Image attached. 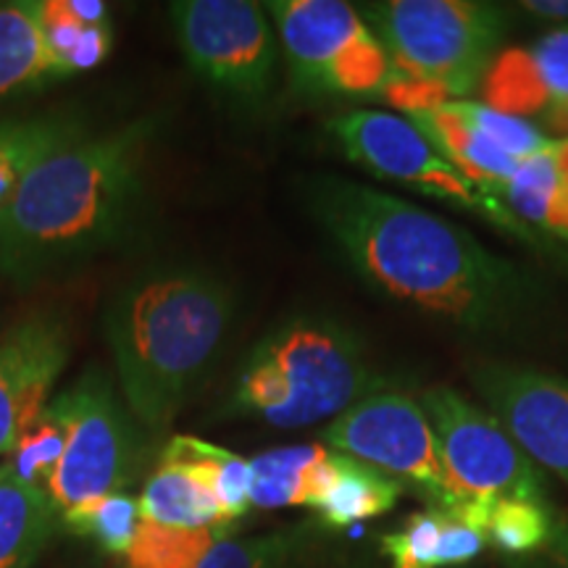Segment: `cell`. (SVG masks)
<instances>
[{
	"instance_id": "1",
	"label": "cell",
	"mask_w": 568,
	"mask_h": 568,
	"mask_svg": "<svg viewBox=\"0 0 568 568\" xmlns=\"http://www.w3.org/2000/svg\"><path fill=\"white\" fill-rule=\"evenodd\" d=\"M308 201L355 272L397 301L474 332L500 329L527 305V280L464 226L335 176L314 182Z\"/></svg>"
},
{
	"instance_id": "2",
	"label": "cell",
	"mask_w": 568,
	"mask_h": 568,
	"mask_svg": "<svg viewBox=\"0 0 568 568\" xmlns=\"http://www.w3.org/2000/svg\"><path fill=\"white\" fill-rule=\"evenodd\" d=\"M151 134V122H134L34 163L0 211V274L21 280L122 240L142 197Z\"/></svg>"
},
{
	"instance_id": "3",
	"label": "cell",
	"mask_w": 568,
	"mask_h": 568,
	"mask_svg": "<svg viewBox=\"0 0 568 568\" xmlns=\"http://www.w3.org/2000/svg\"><path fill=\"white\" fill-rule=\"evenodd\" d=\"M234 314L232 293L197 268H161L122 287L105 337L130 410L151 429L172 422L216 358Z\"/></svg>"
},
{
	"instance_id": "4",
	"label": "cell",
	"mask_w": 568,
	"mask_h": 568,
	"mask_svg": "<svg viewBox=\"0 0 568 568\" xmlns=\"http://www.w3.org/2000/svg\"><path fill=\"white\" fill-rule=\"evenodd\" d=\"M361 17L393 67L382 101L403 116L468 101L497 59L506 30L495 6L474 0H387L364 6Z\"/></svg>"
},
{
	"instance_id": "5",
	"label": "cell",
	"mask_w": 568,
	"mask_h": 568,
	"mask_svg": "<svg viewBox=\"0 0 568 568\" xmlns=\"http://www.w3.org/2000/svg\"><path fill=\"white\" fill-rule=\"evenodd\" d=\"M376 389L382 376L351 332L322 318H295L255 345L226 410L301 429L337 418Z\"/></svg>"
},
{
	"instance_id": "6",
	"label": "cell",
	"mask_w": 568,
	"mask_h": 568,
	"mask_svg": "<svg viewBox=\"0 0 568 568\" xmlns=\"http://www.w3.org/2000/svg\"><path fill=\"white\" fill-rule=\"evenodd\" d=\"M290 74L303 92L337 98H382L393 74L387 51L361 11L343 0H274Z\"/></svg>"
},
{
	"instance_id": "7",
	"label": "cell",
	"mask_w": 568,
	"mask_h": 568,
	"mask_svg": "<svg viewBox=\"0 0 568 568\" xmlns=\"http://www.w3.org/2000/svg\"><path fill=\"white\" fill-rule=\"evenodd\" d=\"M45 416L67 432V447L48 479L59 518L113 493H124L138 464V437L111 379L92 368L48 403Z\"/></svg>"
},
{
	"instance_id": "8",
	"label": "cell",
	"mask_w": 568,
	"mask_h": 568,
	"mask_svg": "<svg viewBox=\"0 0 568 568\" xmlns=\"http://www.w3.org/2000/svg\"><path fill=\"white\" fill-rule=\"evenodd\" d=\"M324 443L410 485L429 503V510L456 516L471 500L445 471L422 403L400 389H376L332 418Z\"/></svg>"
},
{
	"instance_id": "9",
	"label": "cell",
	"mask_w": 568,
	"mask_h": 568,
	"mask_svg": "<svg viewBox=\"0 0 568 568\" xmlns=\"http://www.w3.org/2000/svg\"><path fill=\"white\" fill-rule=\"evenodd\" d=\"M329 134L339 151L347 155V161L358 163L374 176L408 184L418 193L435 195L458 209L477 211L493 219L495 224L529 237L508 205L485 195L477 184L468 182L408 116L368 109L351 111L329 122Z\"/></svg>"
},
{
	"instance_id": "10",
	"label": "cell",
	"mask_w": 568,
	"mask_h": 568,
	"mask_svg": "<svg viewBox=\"0 0 568 568\" xmlns=\"http://www.w3.org/2000/svg\"><path fill=\"white\" fill-rule=\"evenodd\" d=\"M176 38L211 88L243 103L264 101L274 84L276 38L264 6L247 0L172 3Z\"/></svg>"
},
{
	"instance_id": "11",
	"label": "cell",
	"mask_w": 568,
	"mask_h": 568,
	"mask_svg": "<svg viewBox=\"0 0 568 568\" xmlns=\"http://www.w3.org/2000/svg\"><path fill=\"white\" fill-rule=\"evenodd\" d=\"M418 403L435 432L445 471L458 489L471 497L545 500L537 464L489 410L477 408L450 387L426 389Z\"/></svg>"
},
{
	"instance_id": "12",
	"label": "cell",
	"mask_w": 568,
	"mask_h": 568,
	"mask_svg": "<svg viewBox=\"0 0 568 568\" xmlns=\"http://www.w3.org/2000/svg\"><path fill=\"white\" fill-rule=\"evenodd\" d=\"M474 385L527 456L568 485V382L514 366H481Z\"/></svg>"
},
{
	"instance_id": "13",
	"label": "cell",
	"mask_w": 568,
	"mask_h": 568,
	"mask_svg": "<svg viewBox=\"0 0 568 568\" xmlns=\"http://www.w3.org/2000/svg\"><path fill=\"white\" fill-rule=\"evenodd\" d=\"M67 361L69 335L55 316L27 318L0 339V456L40 422Z\"/></svg>"
},
{
	"instance_id": "14",
	"label": "cell",
	"mask_w": 568,
	"mask_h": 568,
	"mask_svg": "<svg viewBox=\"0 0 568 568\" xmlns=\"http://www.w3.org/2000/svg\"><path fill=\"white\" fill-rule=\"evenodd\" d=\"M305 529L264 537H226L216 529H169L142 518L124 568H295L305 552Z\"/></svg>"
},
{
	"instance_id": "15",
	"label": "cell",
	"mask_w": 568,
	"mask_h": 568,
	"mask_svg": "<svg viewBox=\"0 0 568 568\" xmlns=\"http://www.w3.org/2000/svg\"><path fill=\"white\" fill-rule=\"evenodd\" d=\"M219 453L201 437H174L142 489L140 516L169 529H230L213 493Z\"/></svg>"
},
{
	"instance_id": "16",
	"label": "cell",
	"mask_w": 568,
	"mask_h": 568,
	"mask_svg": "<svg viewBox=\"0 0 568 568\" xmlns=\"http://www.w3.org/2000/svg\"><path fill=\"white\" fill-rule=\"evenodd\" d=\"M481 103L510 116H545L568 105V27L535 45L497 53L481 80Z\"/></svg>"
},
{
	"instance_id": "17",
	"label": "cell",
	"mask_w": 568,
	"mask_h": 568,
	"mask_svg": "<svg viewBox=\"0 0 568 568\" xmlns=\"http://www.w3.org/2000/svg\"><path fill=\"white\" fill-rule=\"evenodd\" d=\"M406 116L468 182L477 184L481 193L495 197V201L503 195L506 184L514 180L516 169L521 166V161L497 148L487 134H481L477 126L460 119L447 103L437 105V109L406 113Z\"/></svg>"
},
{
	"instance_id": "18",
	"label": "cell",
	"mask_w": 568,
	"mask_h": 568,
	"mask_svg": "<svg viewBox=\"0 0 568 568\" xmlns=\"http://www.w3.org/2000/svg\"><path fill=\"white\" fill-rule=\"evenodd\" d=\"M500 197L518 222L568 243V138H550L521 161Z\"/></svg>"
},
{
	"instance_id": "19",
	"label": "cell",
	"mask_w": 568,
	"mask_h": 568,
	"mask_svg": "<svg viewBox=\"0 0 568 568\" xmlns=\"http://www.w3.org/2000/svg\"><path fill=\"white\" fill-rule=\"evenodd\" d=\"M400 495L403 481L366 460L332 450L322 493L311 508L329 527H351L393 510Z\"/></svg>"
},
{
	"instance_id": "20",
	"label": "cell",
	"mask_w": 568,
	"mask_h": 568,
	"mask_svg": "<svg viewBox=\"0 0 568 568\" xmlns=\"http://www.w3.org/2000/svg\"><path fill=\"white\" fill-rule=\"evenodd\" d=\"M55 521L48 493L19 479L9 464L0 466V568H30L53 537Z\"/></svg>"
},
{
	"instance_id": "21",
	"label": "cell",
	"mask_w": 568,
	"mask_h": 568,
	"mask_svg": "<svg viewBox=\"0 0 568 568\" xmlns=\"http://www.w3.org/2000/svg\"><path fill=\"white\" fill-rule=\"evenodd\" d=\"M61 77L42 32L40 3L0 6V101Z\"/></svg>"
},
{
	"instance_id": "22",
	"label": "cell",
	"mask_w": 568,
	"mask_h": 568,
	"mask_svg": "<svg viewBox=\"0 0 568 568\" xmlns=\"http://www.w3.org/2000/svg\"><path fill=\"white\" fill-rule=\"evenodd\" d=\"M332 447L293 445L261 453L251 460V506H314L322 493Z\"/></svg>"
},
{
	"instance_id": "23",
	"label": "cell",
	"mask_w": 568,
	"mask_h": 568,
	"mask_svg": "<svg viewBox=\"0 0 568 568\" xmlns=\"http://www.w3.org/2000/svg\"><path fill=\"white\" fill-rule=\"evenodd\" d=\"M40 21L63 77L98 67L109 53L111 21L101 0H45Z\"/></svg>"
},
{
	"instance_id": "24",
	"label": "cell",
	"mask_w": 568,
	"mask_h": 568,
	"mask_svg": "<svg viewBox=\"0 0 568 568\" xmlns=\"http://www.w3.org/2000/svg\"><path fill=\"white\" fill-rule=\"evenodd\" d=\"M63 527L74 535L95 539L111 556H124L132 548L142 521L140 503L126 493H113L61 516Z\"/></svg>"
},
{
	"instance_id": "25",
	"label": "cell",
	"mask_w": 568,
	"mask_h": 568,
	"mask_svg": "<svg viewBox=\"0 0 568 568\" xmlns=\"http://www.w3.org/2000/svg\"><path fill=\"white\" fill-rule=\"evenodd\" d=\"M550 521L542 503L518 500V497H495L489 506L485 537L506 552H529L548 539Z\"/></svg>"
},
{
	"instance_id": "26",
	"label": "cell",
	"mask_w": 568,
	"mask_h": 568,
	"mask_svg": "<svg viewBox=\"0 0 568 568\" xmlns=\"http://www.w3.org/2000/svg\"><path fill=\"white\" fill-rule=\"evenodd\" d=\"M63 447H67V432L42 410L40 422L13 447V460L9 466L19 479L40 487V479H51L53 468L63 456Z\"/></svg>"
},
{
	"instance_id": "27",
	"label": "cell",
	"mask_w": 568,
	"mask_h": 568,
	"mask_svg": "<svg viewBox=\"0 0 568 568\" xmlns=\"http://www.w3.org/2000/svg\"><path fill=\"white\" fill-rule=\"evenodd\" d=\"M439 529H443L439 510L414 514L408 516L403 529L382 539V550L393 568H437Z\"/></svg>"
},
{
	"instance_id": "28",
	"label": "cell",
	"mask_w": 568,
	"mask_h": 568,
	"mask_svg": "<svg viewBox=\"0 0 568 568\" xmlns=\"http://www.w3.org/2000/svg\"><path fill=\"white\" fill-rule=\"evenodd\" d=\"M485 545L487 537L481 531L468 527L456 516L443 514V529L437 539V568L471 564L485 550Z\"/></svg>"
},
{
	"instance_id": "29",
	"label": "cell",
	"mask_w": 568,
	"mask_h": 568,
	"mask_svg": "<svg viewBox=\"0 0 568 568\" xmlns=\"http://www.w3.org/2000/svg\"><path fill=\"white\" fill-rule=\"evenodd\" d=\"M524 9L548 19H568V0H529Z\"/></svg>"
},
{
	"instance_id": "30",
	"label": "cell",
	"mask_w": 568,
	"mask_h": 568,
	"mask_svg": "<svg viewBox=\"0 0 568 568\" xmlns=\"http://www.w3.org/2000/svg\"><path fill=\"white\" fill-rule=\"evenodd\" d=\"M542 119L550 124L552 132H558L560 138H568V105H564V109L548 111Z\"/></svg>"
},
{
	"instance_id": "31",
	"label": "cell",
	"mask_w": 568,
	"mask_h": 568,
	"mask_svg": "<svg viewBox=\"0 0 568 568\" xmlns=\"http://www.w3.org/2000/svg\"><path fill=\"white\" fill-rule=\"evenodd\" d=\"M27 122H0V153L11 145L13 140L19 138L21 130H24Z\"/></svg>"
}]
</instances>
